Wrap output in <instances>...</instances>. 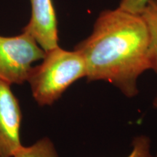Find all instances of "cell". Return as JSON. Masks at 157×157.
Instances as JSON below:
<instances>
[{
  "instance_id": "obj_8",
  "label": "cell",
  "mask_w": 157,
  "mask_h": 157,
  "mask_svg": "<svg viewBox=\"0 0 157 157\" xmlns=\"http://www.w3.org/2000/svg\"><path fill=\"white\" fill-rule=\"evenodd\" d=\"M127 157H152L149 137L146 135L135 137L132 143V151Z\"/></svg>"
},
{
  "instance_id": "obj_4",
  "label": "cell",
  "mask_w": 157,
  "mask_h": 157,
  "mask_svg": "<svg viewBox=\"0 0 157 157\" xmlns=\"http://www.w3.org/2000/svg\"><path fill=\"white\" fill-rule=\"evenodd\" d=\"M22 113L10 84L0 81V157H13L22 146L20 139Z\"/></svg>"
},
{
  "instance_id": "obj_6",
  "label": "cell",
  "mask_w": 157,
  "mask_h": 157,
  "mask_svg": "<svg viewBox=\"0 0 157 157\" xmlns=\"http://www.w3.org/2000/svg\"><path fill=\"white\" fill-rule=\"evenodd\" d=\"M140 14L148 31L151 69L157 74V0H149Z\"/></svg>"
},
{
  "instance_id": "obj_11",
  "label": "cell",
  "mask_w": 157,
  "mask_h": 157,
  "mask_svg": "<svg viewBox=\"0 0 157 157\" xmlns=\"http://www.w3.org/2000/svg\"><path fill=\"white\" fill-rule=\"evenodd\" d=\"M156 157H157V154H156Z\"/></svg>"
},
{
  "instance_id": "obj_9",
  "label": "cell",
  "mask_w": 157,
  "mask_h": 157,
  "mask_svg": "<svg viewBox=\"0 0 157 157\" xmlns=\"http://www.w3.org/2000/svg\"><path fill=\"white\" fill-rule=\"evenodd\" d=\"M149 0H121L119 7L135 13H140Z\"/></svg>"
},
{
  "instance_id": "obj_7",
  "label": "cell",
  "mask_w": 157,
  "mask_h": 157,
  "mask_svg": "<svg viewBox=\"0 0 157 157\" xmlns=\"http://www.w3.org/2000/svg\"><path fill=\"white\" fill-rule=\"evenodd\" d=\"M13 157H59L53 143L45 137L30 146H21Z\"/></svg>"
},
{
  "instance_id": "obj_1",
  "label": "cell",
  "mask_w": 157,
  "mask_h": 157,
  "mask_svg": "<svg viewBox=\"0 0 157 157\" xmlns=\"http://www.w3.org/2000/svg\"><path fill=\"white\" fill-rule=\"evenodd\" d=\"M74 50L84 59L88 82L105 81L128 98L138 94L137 79L151 69L146 22L140 13L119 7L101 13Z\"/></svg>"
},
{
  "instance_id": "obj_5",
  "label": "cell",
  "mask_w": 157,
  "mask_h": 157,
  "mask_svg": "<svg viewBox=\"0 0 157 157\" xmlns=\"http://www.w3.org/2000/svg\"><path fill=\"white\" fill-rule=\"evenodd\" d=\"M31 15L23 29L45 52L59 46L58 21L52 0H30Z\"/></svg>"
},
{
  "instance_id": "obj_2",
  "label": "cell",
  "mask_w": 157,
  "mask_h": 157,
  "mask_svg": "<svg viewBox=\"0 0 157 157\" xmlns=\"http://www.w3.org/2000/svg\"><path fill=\"white\" fill-rule=\"evenodd\" d=\"M87 76L84 60L77 51L60 47L45 52L40 65L33 66L27 82L40 106L51 105L74 82Z\"/></svg>"
},
{
  "instance_id": "obj_10",
  "label": "cell",
  "mask_w": 157,
  "mask_h": 157,
  "mask_svg": "<svg viewBox=\"0 0 157 157\" xmlns=\"http://www.w3.org/2000/svg\"><path fill=\"white\" fill-rule=\"evenodd\" d=\"M153 105H154V107L155 108V109H157V94H156V95L155 96L154 101H153Z\"/></svg>"
},
{
  "instance_id": "obj_3",
  "label": "cell",
  "mask_w": 157,
  "mask_h": 157,
  "mask_svg": "<svg viewBox=\"0 0 157 157\" xmlns=\"http://www.w3.org/2000/svg\"><path fill=\"white\" fill-rule=\"evenodd\" d=\"M44 56V50L27 33L0 36V81L10 85L23 84L27 82L32 64Z\"/></svg>"
}]
</instances>
